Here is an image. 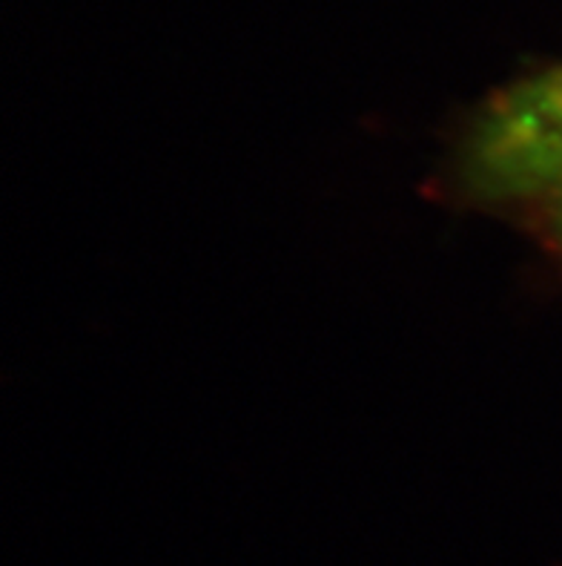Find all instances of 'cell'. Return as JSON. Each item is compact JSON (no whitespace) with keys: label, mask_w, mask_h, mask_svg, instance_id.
<instances>
[{"label":"cell","mask_w":562,"mask_h":566,"mask_svg":"<svg viewBox=\"0 0 562 566\" xmlns=\"http://www.w3.org/2000/svg\"><path fill=\"white\" fill-rule=\"evenodd\" d=\"M531 109L537 113L542 124V165L551 179L549 185H554V208H556V224H560L562 233V70L556 75H551L540 90L531 93Z\"/></svg>","instance_id":"6da1fadb"}]
</instances>
